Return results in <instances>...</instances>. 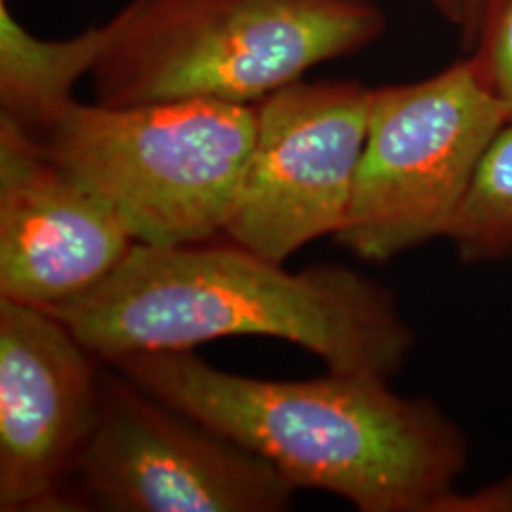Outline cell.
<instances>
[{
    "label": "cell",
    "mask_w": 512,
    "mask_h": 512,
    "mask_svg": "<svg viewBox=\"0 0 512 512\" xmlns=\"http://www.w3.org/2000/svg\"><path fill=\"white\" fill-rule=\"evenodd\" d=\"M255 143L224 226L232 243L283 264L344 226L365 148L372 90L304 78L256 101Z\"/></svg>",
    "instance_id": "7"
},
{
    "label": "cell",
    "mask_w": 512,
    "mask_h": 512,
    "mask_svg": "<svg viewBox=\"0 0 512 512\" xmlns=\"http://www.w3.org/2000/svg\"><path fill=\"white\" fill-rule=\"evenodd\" d=\"M433 6L440 14V18L454 25L461 35L467 21V2L465 0H423Z\"/></svg>",
    "instance_id": "14"
},
{
    "label": "cell",
    "mask_w": 512,
    "mask_h": 512,
    "mask_svg": "<svg viewBox=\"0 0 512 512\" xmlns=\"http://www.w3.org/2000/svg\"><path fill=\"white\" fill-rule=\"evenodd\" d=\"M93 359L50 311L0 296V511L61 512L99 418Z\"/></svg>",
    "instance_id": "8"
},
{
    "label": "cell",
    "mask_w": 512,
    "mask_h": 512,
    "mask_svg": "<svg viewBox=\"0 0 512 512\" xmlns=\"http://www.w3.org/2000/svg\"><path fill=\"white\" fill-rule=\"evenodd\" d=\"M105 38V25L69 40L37 38L0 0V116L31 128L73 99L74 84L92 73Z\"/></svg>",
    "instance_id": "10"
},
{
    "label": "cell",
    "mask_w": 512,
    "mask_h": 512,
    "mask_svg": "<svg viewBox=\"0 0 512 512\" xmlns=\"http://www.w3.org/2000/svg\"><path fill=\"white\" fill-rule=\"evenodd\" d=\"M294 492L274 463L112 368L61 512H283Z\"/></svg>",
    "instance_id": "6"
},
{
    "label": "cell",
    "mask_w": 512,
    "mask_h": 512,
    "mask_svg": "<svg viewBox=\"0 0 512 512\" xmlns=\"http://www.w3.org/2000/svg\"><path fill=\"white\" fill-rule=\"evenodd\" d=\"M465 2H467V21H465V29L461 31V44L465 46V50H469L475 38L476 21H478L482 0H465Z\"/></svg>",
    "instance_id": "15"
},
{
    "label": "cell",
    "mask_w": 512,
    "mask_h": 512,
    "mask_svg": "<svg viewBox=\"0 0 512 512\" xmlns=\"http://www.w3.org/2000/svg\"><path fill=\"white\" fill-rule=\"evenodd\" d=\"M133 384L268 459L294 486L361 512H444L467 440L431 401L363 374L274 382L205 363L190 349L105 361Z\"/></svg>",
    "instance_id": "1"
},
{
    "label": "cell",
    "mask_w": 512,
    "mask_h": 512,
    "mask_svg": "<svg viewBox=\"0 0 512 512\" xmlns=\"http://www.w3.org/2000/svg\"><path fill=\"white\" fill-rule=\"evenodd\" d=\"M133 245L109 205L0 116V296L42 310L73 304Z\"/></svg>",
    "instance_id": "9"
},
{
    "label": "cell",
    "mask_w": 512,
    "mask_h": 512,
    "mask_svg": "<svg viewBox=\"0 0 512 512\" xmlns=\"http://www.w3.org/2000/svg\"><path fill=\"white\" fill-rule=\"evenodd\" d=\"M23 131L109 205L135 243L179 247L224 232L255 143L256 105L110 107L73 97Z\"/></svg>",
    "instance_id": "4"
},
{
    "label": "cell",
    "mask_w": 512,
    "mask_h": 512,
    "mask_svg": "<svg viewBox=\"0 0 512 512\" xmlns=\"http://www.w3.org/2000/svg\"><path fill=\"white\" fill-rule=\"evenodd\" d=\"M511 120H512V118H511Z\"/></svg>",
    "instance_id": "16"
},
{
    "label": "cell",
    "mask_w": 512,
    "mask_h": 512,
    "mask_svg": "<svg viewBox=\"0 0 512 512\" xmlns=\"http://www.w3.org/2000/svg\"><path fill=\"white\" fill-rule=\"evenodd\" d=\"M203 243H135L95 291L46 311L101 361L268 336L308 349L336 374L401 372L414 336L382 285L342 266L294 274L236 243Z\"/></svg>",
    "instance_id": "2"
},
{
    "label": "cell",
    "mask_w": 512,
    "mask_h": 512,
    "mask_svg": "<svg viewBox=\"0 0 512 512\" xmlns=\"http://www.w3.org/2000/svg\"><path fill=\"white\" fill-rule=\"evenodd\" d=\"M511 120L469 57L403 86L372 90L365 148L344 226L353 255L385 262L448 238L476 167Z\"/></svg>",
    "instance_id": "5"
},
{
    "label": "cell",
    "mask_w": 512,
    "mask_h": 512,
    "mask_svg": "<svg viewBox=\"0 0 512 512\" xmlns=\"http://www.w3.org/2000/svg\"><path fill=\"white\" fill-rule=\"evenodd\" d=\"M509 512L512 511V478L473 494H456L446 503L444 512Z\"/></svg>",
    "instance_id": "13"
},
{
    "label": "cell",
    "mask_w": 512,
    "mask_h": 512,
    "mask_svg": "<svg viewBox=\"0 0 512 512\" xmlns=\"http://www.w3.org/2000/svg\"><path fill=\"white\" fill-rule=\"evenodd\" d=\"M469 61L512 118V0H482Z\"/></svg>",
    "instance_id": "12"
},
{
    "label": "cell",
    "mask_w": 512,
    "mask_h": 512,
    "mask_svg": "<svg viewBox=\"0 0 512 512\" xmlns=\"http://www.w3.org/2000/svg\"><path fill=\"white\" fill-rule=\"evenodd\" d=\"M448 239L465 262L512 256V120L476 167Z\"/></svg>",
    "instance_id": "11"
},
{
    "label": "cell",
    "mask_w": 512,
    "mask_h": 512,
    "mask_svg": "<svg viewBox=\"0 0 512 512\" xmlns=\"http://www.w3.org/2000/svg\"><path fill=\"white\" fill-rule=\"evenodd\" d=\"M95 101L251 105L385 33L368 0H131L105 23Z\"/></svg>",
    "instance_id": "3"
}]
</instances>
